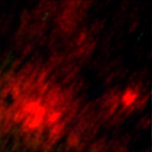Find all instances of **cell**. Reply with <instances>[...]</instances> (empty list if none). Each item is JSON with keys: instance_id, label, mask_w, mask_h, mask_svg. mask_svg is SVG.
<instances>
[{"instance_id": "1", "label": "cell", "mask_w": 152, "mask_h": 152, "mask_svg": "<svg viewBox=\"0 0 152 152\" xmlns=\"http://www.w3.org/2000/svg\"><path fill=\"white\" fill-rule=\"evenodd\" d=\"M136 97V94L132 91H127L126 93L124 94L123 98L124 103L126 105H129L133 102L134 101Z\"/></svg>"}]
</instances>
